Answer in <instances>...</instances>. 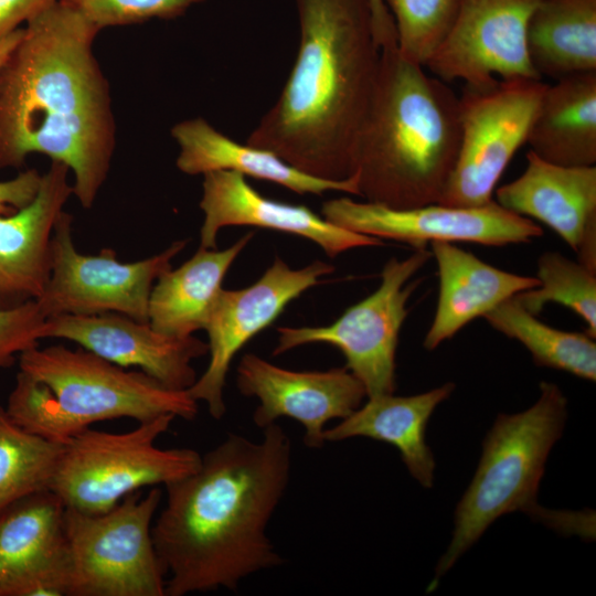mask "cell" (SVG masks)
<instances>
[{
	"mask_svg": "<svg viewBox=\"0 0 596 596\" xmlns=\"http://www.w3.org/2000/svg\"><path fill=\"white\" fill-rule=\"evenodd\" d=\"M291 464V440L273 423L257 441L228 434L192 473L166 486V504L151 528L166 596L234 592L243 579L283 563L267 526Z\"/></svg>",
	"mask_w": 596,
	"mask_h": 596,
	"instance_id": "1",
	"label": "cell"
},
{
	"mask_svg": "<svg viewBox=\"0 0 596 596\" xmlns=\"http://www.w3.org/2000/svg\"><path fill=\"white\" fill-rule=\"evenodd\" d=\"M99 30L58 0L26 22L0 67V170L32 153L66 164L91 209L116 147L110 85L95 54Z\"/></svg>",
	"mask_w": 596,
	"mask_h": 596,
	"instance_id": "2",
	"label": "cell"
},
{
	"mask_svg": "<svg viewBox=\"0 0 596 596\" xmlns=\"http://www.w3.org/2000/svg\"><path fill=\"white\" fill-rule=\"evenodd\" d=\"M300 39L288 78L247 143L322 179L351 177L381 49L371 0H296Z\"/></svg>",
	"mask_w": 596,
	"mask_h": 596,
	"instance_id": "3",
	"label": "cell"
},
{
	"mask_svg": "<svg viewBox=\"0 0 596 596\" xmlns=\"http://www.w3.org/2000/svg\"><path fill=\"white\" fill-rule=\"evenodd\" d=\"M460 143L459 97L396 47L381 50L353 174L359 196L393 209L437 203Z\"/></svg>",
	"mask_w": 596,
	"mask_h": 596,
	"instance_id": "4",
	"label": "cell"
},
{
	"mask_svg": "<svg viewBox=\"0 0 596 596\" xmlns=\"http://www.w3.org/2000/svg\"><path fill=\"white\" fill-rule=\"evenodd\" d=\"M19 368L4 407L8 415L23 429L60 444L102 421L141 423L163 415L192 421L199 409L188 391L169 389L83 348L36 345L19 355Z\"/></svg>",
	"mask_w": 596,
	"mask_h": 596,
	"instance_id": "5",
	"label": "cell"
},
{
	"mask_svg": "<svg viewBox=\"0 0 596 596\" xmlns=\"http://www.w3.org/2000/svg\"><path fill=\"white\" fill-rule=\"evenodd\" d=\"M567 418V398L542 381L540 396L518 414H499L482 443L476 472L455 510L451 541L435 570L428 592L498 518L523 511L547 525L551 512L536 504L540 481Z\"/></svg>",
	"mask_w": 596,
	"mask_h": 596,
	"instance_id": "6",
	"label": "cell"
},
{
	"mask_svg": "<svg viewBox=\"0 0 596 596\" xmlns=\"http://www.w3.org/2000/svg\"><path fill=\"white\" fill-rule=\"evenodd\" d=\"M174 418L163 415L124 433L79 432L63 444L50 490L67 509L100 513L142 488L187 477L202 456L191 448L156 445Z\"/></svg>",
	"mask_w": 596,
	"mask_h": 596,
	"instance_id": "7",
	"label": "cell"
},
{
	"mask_svg": "<svg viewBox=\"0 0 596 596\" xmlns=\"http://www.w3.org/2000/svg\"><path fill=\"white\" fill-rule=\"evenodd\" d=\"M159 487L126 496L100 513L65 510L68 596H166L151 528Z\"/></svg>",
	"mask_w": 596,
	"mask_h": 596,
	"instance_id": "8",
	"label": "cell"
},
{
	"mask_svg": "<svg viewBox=\"0 0 596 596\" xmlns=\"http://www.w3.org/2000/svg\"><path fill=\"white\" fill-rule=\"evenodd\" d=\"M430 257L427 248H418L404 259L390 258L377 289L349 307L334 322L277 328L273 354L304 344H331L343 353L345 368L363 384L368 397L393 394L398 336L408 315L407 301L418 285L411 279Z\"/></svg>",
	"mask_w": 596,
	"mask_h": 596,
	"instance_id": "9",
	"label": "cell"
},
{
	"mask_svg": "<svg viewBox=\"0 0 596 596\" xmlns=\"http://www.w3.org/2000/svg\"><path fill=\"white\" fill-rule=\"evenodd\" d=\"M546 86L536 78L465 85L459 97V150L438 204L475 207L493 200L500 177L526 142Z\"/></svg>",
	"mask_w": 596,
	"mask_h": 596,
	"instance_id": "10",
	"label": "cell"
},
{
	"mask_svg": "<svg viewBox=\"0 0 596 596\" xmlns=\"http://www.w3.org/2000/svg\"><path fill=\"white\" fill-rule=\"evenodd\" d=\"M73 217L60 215L51 242V275L35 300L44 317L93 316L115 312L149 322L151 289L171 268L172 259L188 244L175 241L164 251L136 262H120L113 248L87 255L72 237Z\"/></svg>",
	"mask_w": 596,
	"mask_h": 596,
	"instance_id": "11",
	"label": "cell"
},
{
	"mask_svg": "<svg viewBox=\"0 0 596 596\" xmlns=\"http://www.w3.org/2000/svg\"><path fill=\"white\" fill-rule=\"evenodd\" d=\"M321 214L342 228L402 242L414 249L426 248L435 241L505 246L530 243L543 235V230L531 219L502 207L494 200L475 207L433 203L393 209L343 196L324 202Z\"/></svg>",
	"mask_w": 596,
	"mask_h": 596,
	"instance_id": "12",
	"label": "cell"
},
{
	"mask_svg": "<svg viewBox=\"0 0 596 596\" xmlns=\"http://www.w3.org/2000/svg\"><path fill=\"white\" fill-rule=\"evenodd\" d=\"M333 270L332 265L321 260L292 269L276 257L251 286L222 288L204 328L210 361L203 374L187 390L190 396L203 402L214 419H221L226 412V375L235 354L267 328L290 301Z\"/></svg>",
	"mask_w": 596,
	"mask_h": 596,
	"instance_id": "13",
	"label": "cell"
},
{
	"mask_svg": "<svg viewBox=\"0 0 596 596\" xmlns=\"http://www.w3.org/2000/svg\"><path fill=\"white\" fill-rule=\"evenodd\" d=\"M540 0H460L447 38L425 64L448 83L486 86L498 78H536L528 53V25Z\"/></svg>",
	"mask_w": 596,
	"mask_h": 596,
	"instance_id": "14",
	"label": "cell"
},
{
	"mask_svg": "<svg viewBox=\"0 0 596 596\" xmlns=\"http://www.w3.org/2000/svg\"><path fill=\"white\" fill-rule=\"evenodd\" d=\"M238 391L259 402L253 421L259 428L289 417L304 427V444L320 449L324 426L358 409L366 396L363 384L344 366L326 371H294L246 353L236 375Z\"/></svg>",
	"mask_w": 596,
	"mask_h": 596,
	"instance_id": "15",
	"label": "cell"
},
{
	"mask_svg": "<svg viewBox=\"0 0 596 596\" xmlns=\"http://www.w3.org/2000/svg\"><path fill=\"white\" fill-rule=\"evenodd\" d=\"M44 338L73 341L114 364L137 368L177 391L193 385L198 377L191 363L209 352L207 343L194 336H168L149 322L115 312L47 318Z\"/></svg>",
	"mask_w": 596,
	"mask_h": 596,
	"instance_id": "16",
	"label": "cell"
},
{
	"mask_svg": "<svg viewBox=\"0 0 596 596\" xmlns=\"http://www.w3.org/2000/svg\"><path fill=\"white\" fill-rule=\"evenodd\" d=\"M65 510L44 490L0 512V596H68Z\"/></svg>",
	"mask_w": 596,
	"mask_h": 596,
	"instance_id": "17",
	"label": "cell"
},
{
	"mask_svg": "<svg viewBox=\"0 0 596 596\" xmlns=\"http://www.w3.org/2000/svg\"><path fill=\"white\" fill-rule=\"evenodd\" d=\"M200 209L204 220L200 246L216 248L219 232L226 226H254L297 235L316 243L331 258L356 248L382 246L377 237L342 228L308 206L268 199L256 191L244 175L233 171L203 174Z\"/></svg>",
	"mask_w": 596,
	"mask_h": 596,
	"instance_id": "18",
	"label": "cell"
},
{
	"mask_svg": "<svg viewBox=\"0 0 596 596\" xmlns=\"http://www.w3.org/2000/svg\"><path fill=\"white\" fill-rule=\"evenodd\" d=\"M70 169L51 161L34 200L11 215H0V308L36 300L51 275V242L73 185Z\"/></svg>",
	"mask_w": 596,
	"mask_h": 596,
	"instance_id": "19",
	"label": "cell"
},
{
	"mask_svg": "<svg viewBox=\"0 0 596 596\" xmlns=\"http://www.w3.org/2000/svg\"><path fill=\"white\" fill-rule=\"evenodd\" d=\"M525 157L523 173L498 188L493 200L544 223L575 252L585 231L596 225V166L554 164L532 151Z\"/></svg>",
	"mask_w": 596,
	"mask_h": 596,
	"instance_id": "20",
	"label": "cell"
},
{
	"mask_svg": "<svg viewBox=\"0 0 596 596\" xmlns=\"http://www.w3.org/2000/svg\"><path fill=\"white\" fill-rule=\"evenodd\" d=\"M439 277L437 308L423 347L435 350L476 318L539 286L536 277L497 268L450 242L430 243Z\"/></svg>",
	"mask_w": 596,
	"mask_h": 596,
	"instance_id": "21",
	"label": "cell"
},
{
	"mask_svg": "<svg viewBox=\"0 0 596 596\" xmlns=\"http://www.w3.org/2000/svg\"><path fill=\"white\" fill-rule=\"evenodd\" d=\"M171 136L179 147L175 164L189 175L225 170L269 181L298 194L337 191L359 196L354 174L343 180L308 174L269 150L234 141L201 117L175 124Z\"/></svg>",
	"mask_w": 596,
	"mask_h": 596,
	"instance_id": "22",
	"label": "cell"
},
{
	"mask_svg": "<svg viewBox=\"0 0 596 596\" xmlns=\"http://www.w3.org/2000/svg\"><path fill=\"white\" fill-rule=\"evenodd\" d=\"M455 390L447 382L427 392L395 396L385 394L369 397L341 423L324 429V441H342L352 437H368L393 445L402 460L424 488H432L435 478L434 455L426 444V426L436 407Z\"/></svg>",
	"mask_w": 596,
	"mask_h": 596,
	"instance_id": "23",
	"label": "cell"
},
{
	"mask_svg": "<svg viewBox=\"0 0 596 596\" xmlns=\"http://www.w3.org/2000/svg\"><path fill=\"white\" fill-rule=\"evenodd\" d=\"M526 143L530 151L554 164L596 166V71L547 84Z\"/></svg>",
	"mask_w": 596,
	"mask_h": 596,
	"instance_id": "24",
	"label": "cell"
},
{
	"mask_svg": "<svg viewBox=\"0 0 596 596\" xmlns=\"http://www.w3.org/2000/svg\"><path fill=\"white\" fill-rule=\"evenodd\" d=\"M253 235L248 232L222 251L200 246L180 267L162 273L149 297L150 326L180 338L204 330L227 270Z\"/></svg>",
	"mask_w": 596,
	"mask_h": 596,
	"instance_id": "25",
	"label": "cell"
},
{
	"mask_svg": "<svg viewBox=\"0 0 596 596\" xmlns=\"http://www.w3.org/2000/svg\"><path fill=\"white\" fill-rule=\"evenodd\" d=\"M526 43L540 77L596 71V0H540Z\"/></svg>",
	"mask_w": 596,
	"mask_h": 596,
	"instance_id": "26",
	"label": "cell"
},
{
	"mask_svg": "<svg viewBox=\"0 0 596 596\" xmlns=\"http://www.w3.org/2000/svg\"><path fill=\"white\" fill-rule=\"evenodd\" d=\"M483 319L498 332L520 342L534 363L587 381L596 380V342L588 333L555 329L530 313L513 296Z\"/></svg>",
	"mask_w": 596,
	"mask_h": 596,
	"instance_id": "27",
	"label": "cell"
},
{
	"mask_svg": "<svg viewBox=\"0 0 596 596\" xmlns=\"http://www.w3.org/2000/svg\"><path fill=\"white\" fill-rule=\"evenodd\" d=\"M62 446L23 429L0 406V512L50 490Z\"/></svg>",
	"mask_w": 596,
	"mask_h": 596,
	"instance_id": "28",
	"label": "cell"
},
{
	"mask_svg": "<svg viewBox=\"0 0 596 596\" xmlns=\"http://www.w3.org/2000/svg\"><path fill=\"white\" fill-rule=\"evenodd\" d=\"M539 286L514 297L532 315L556 302L581 317L587 333L596 337V274L558 252H545L538 259Z\"/></svg>",
	"mask_w": 596,
	"mask_h": 596,
	"instance_id": "29",
	"label": "cell"
},
{
	"mask_svg": "<svg viewBox=\"0 0 596 596\" xmlns=\"http://www.w3.org/2000/svg\"><path fill=\"white\" fill-rule=\"evenodd\" d=\"M396 30V49L425 64L450 32L460 0H384Z\"/></svg>",
	"mask_w": 596,
	"mask_h": 596,
	"instance_id": "30",
	"label": "cell"
},
{
	"mask_svg": "<svg viewBox=\"0 0 596 596\" xmlns=\"http://www.w3.org/2000/svg\"><path fill=\"white\" fill-rule=\"evenodd\" d=\"M99 31L108 26L174 19L205 0H58Z\"/></svg>",
	"mask_w": 596,
	"mask_h": 596,
	"instance_id": "31",
	"label": "cell"
},
{
	"mask_svg": "<svg viewBox=\"0 0 596 596\" xmlns=\"http://www.w3.org/2000/svg\"><path fill=\"white\" fill-rule=\"evenodd\" d=\"M46 318L35 300L0 308V371L11 366L17 356L45 339Z\"/></svg>",
	"mask_w": 596,
	"mask_h": 596,
	"instance_id": "32",
	"label": "cell"
},
{
	"mask_svg": "<svg viewBox=\"0 0 596 596\" xmlns=\"http://www.w3.org/2000/svg\"><path fill=\"white\" fill-rule=\"evenodd\" d=\"M42 173L28 169L15 178L0 181V215H11L29 205L38 194Z\"/></svg>",
	"mask_w": 596,
	"mask_h": 596,
	"instance_id": "33",
	"label": "cell"
},
{
	"mask_svg": "<svg viewBox=\"0 0 596 596\" xmlns=\"http://www.w3.org/2000/svg\"><path fill=\"white\" fill-rule=\"evenodd\" d=\"M57 0H0V39L20 28Z\"/></svg>",
	"mask_w": 596,
	"mask_h": 596,
	"instance_id": "34",
	"label": "cell"
},
{
	"mask_svg": "<svg viewBox=\"0 0 596 596\" xmlns=\"http://www.w3.org/2000/svg\"><path fill=\"white\" fill-rule=\"evenodd\" d=\"M374 35L381 50L396 47V30L384 0H371Z\"/></svg>",
	"mask_w": 596,
	"mask_h": 596,
	"instance_id": "35",
	"label": "cell"
},
{
	"mask_svg": "<svg viewBox=\"0 0 596 596\" xmlns=\"http://www.w3.org/2000/svg\"><path fill=\"white\" fill-rule=\"evenodd\" d=\"M23 34H24V28H18L11 33L0 39V67L7 60L11 51L20 42Z\"/></svg>",
	"mask_w": 596,
	"mask_h": 596,
	"instance_id": "36",
	"label": "cell"
}]
</instances>
